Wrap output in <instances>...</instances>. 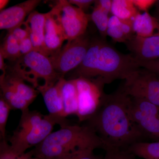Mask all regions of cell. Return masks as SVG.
Returning a JSON list of instances; mask_svg holds the SVG:
<instances>
[{"label": "cell", "mask_w": 159, "mask_h": 159, "mask_svg": "<svg viewBox=\"0 0 159 159\" xmlns=\"http://www.w3.org/2000/svg\"><path fill=\"white\" fill-rule=\"evenodd\" d=\"M67 40L59 21L52 10L47 12L45 25L44 54L50 57L62 48Z\"/></svg>", "instance_id": "obj_13"}, {"label": "cell", "mask_w": 159, "mask_h": 159, "mask_svg": "<svg viewBox=\"0 0 159 159\" xmlns=\"http://www.w3.org/2000/svg\"><path fill=\"white\" fill-rule=\"evenodd\" d=\"M54 159H104L94 153V151L85 150L77 152Z\"/></svg>", "instance_id": "obj_29"}, {"label": "cell", "mask_w": 159, "mask_h": 159, "mask_svg": "<svg viewBox=\"0 0 159 159\" xmlns=\"http://www.w3.org/2000/svg\"><path fill=\"white\" fill-rule=\"evenodd\" d=\"M78 92V108L76 116L79 121H88L102 105L106 94L105 84L99 80L83 77L75 78Z\"/></svg>", "instance_id": "obj_6"}, {"label": "cell", "mask_w": 159, "mask_h": 159, "mask_svg": "<svg viewBox=\"0 0 159 159\" xmlns=\"http://www.w3.org/2000/svg\"><path fill=\"white\" fill-rule=\"evenodd\" d=\"M133 20L120 19L116 16L110 17L107 29V36L114 41L126 43L135 35L133 26Z\"/></svg>", "instance_id": "obj_16"}, {"label": "cell", "mask_w": 159, "mask_h": 159, "mask_svg": "<svg viewBox=\"0 0 159 159\" xmlns=\"http://www.w3.org/2000/svg\"><path fill=\"white\" fill-rule=\"evenodd\" d=\"M106 150L102 139L92 127L67 125L52 132L42 143L29 152L39 159H54L78 151Z\"/></svg>", "instance_id": "obj_3"}, {"label": "cell", "mask_w": 159, "mask_h": 159, "mask_svg": "<svg viewBox=\"0 0 159 159\" xmlns=\"http://www.w3.org/2000/svg\"><path fill=\"white\" fill-rule=\"evenodd\" d=\"M134 32L136 35L142 37H148L156 34L158 23L156 17H154L148 11L139 12L133 20Z\"/></svg>", "instance_id": "obj_18"}, {"label": "cell", "mask_w": 159, "mask_h": 159, "mask_svg": "<svg viewBox=\"0 0 159 159\" xmlns=\"http://www.w3.org/2000/svg\"><path fill=\"white\" fill-rule=\"evenodd\" d=\"M129 96L122 89L105 95L102 105L87 125L95 131L109 149H126L145 137L134 123L128 109Z\"/></svg>", "instance_id": "obj_1"}, {"label": "cell", "mask_w": 159, "mask_h": 159, "mask_svg": "<svg viewBox=\"0 0 159 159\" xmlns=\"http://www.w3.org/2000/svg\"><path fill=\"white\" fill-rule=\"evenodd\" d=\"M1 97H2L12 110L22 111L29 108V102L21 98L4 77H0Z\"/></svg>", "instance_id": "obj_19"}, {"label": "cell", "mask_w": 159, "mask_h": 159, "mask_svg": "<svg viewBox=\"0 0 159 159\" xmlns=\"http://www.w3.org/2000/svg\"><path fill=\"white\" fill-rule=\"evenodd\" d=\"M139 12L133 0H112L111 13L120 19L133 20Z\"/></svg>", "instance_id": "obj_22"}, {"label": "cell", "mask_w": 159, "mask_h": 159, "mask_svg": "<svg viewBox=\"0 0 159 159\" xmlns=\"http://www.w3.org/2000/svg\"><path fill=\"white\" fill-rule=\"evenodd\" d=\"M69 2L72 5L84 11L88 9L96 1L93 0H69Z\"/></svg>", "instance_id": "obj_34"}, {"label": "cell", "mask_w": 159, "mask_h": 159, "mask_svg": "<svg viewBox=\"0 0 159 159\" xmlns=\"http://www.w3.org/2000/svg\"><path fill=\"white\" fill-rule=\"evenodd\" d=\"M41 2L40 0H28L1 11V30L10 31L24 22Z\"/></svg>", "instance_id": "obj_12"}, {"label": "cell", "mask_w": 159, "mask_h": 159, "mask_svg": "<svg viewBox=\"0 0 159 159\" xmlns=\"http://www.w3.org/2000/svg\"><path fill=\"white\" fill-rule=\"evenodd\" d=\"M128 109L132 120L145 138L159 140V107L129 96Z\"/></svg>", "instance_id": "obj_8"}, {"label": "cell", "mask_w": 159, "mask_h": 159, "mask_svg": "<svg viewBox=\"0 0 159 159\" xmlns=\"http://www.w3.org/2000/svg\"><path fill=\"white\" fill-rule=\"evenodd\" d=\"M61 93L65 117L71 115H77L78 108V96L76 79L65 80Z\"/></svg>", "instance_id": "obj_17"}, {"label": "cell", "mask_w": 159, "mask_h": 159, "mask_svg": "<svg viewBox=\"0 0 159 159\" xmlns=\"http://www.w3.org/2000/svg\"><path fill=\"white\" fill-rule=\"evenodd\" d=\"M10 105L2 97L0 98V138L1 140L6 139V127L10 111Z\"/></svg>", "instance_id": "obj_26"}, {"label": "cell", "mask_w": 159, "mask_h": 159, "mask_svg": "<svg viewBox=\"0 0 159 159\" xmlns=\"http://www.w3.org/2000/svg\"><path fill=\"white\" fill-rule=\"evenodd\" d=\"M9 71L31 83L35 89L40 86L39 80L44 81L42 85L49 86L62 77L54 70L49 57L34 50L15 61Z\"/></svg>", "instance_id": "obj_4"}, {"label": "cell", "mask_w": 159, "mask_h": 159, "mask_svg": "<svg viewBox=\"0 0 159 159\" xmlns=\"http://www.w3.org/2000/svg\"><path fill=\"white\" fill-rule=\"evenodd\" d=\"M44 116L37 111H30L29 108L22 111L19 124L15 131L21 132L33 128L41 122Z\"/></svg>", "instance_id": "obj_24"}, {"label": "cell", "mask_w": 159, "mask_h": 159, "mask_svg": "<svg viewBox=\"0 0 159 159\" xmlns=\"http://www.w3.org/2000/svg\"><path fill=\"white\" fill-rule=\"evenodd\" d=\"M0 77H5L20 97L30 104L40 93L39 91L36 89L27 84L24 80L10 71L9 73L7 72L5 76Z\"/></svg>", "instance_id": "obj_20"}, {"label": "cell", "mask_w": 159, "mask_h": 159, "mask_svg": "<svg viewBox=\"0 0 159 159\" xmlns=\"http://www.w3.org/2000/svg\"><path fill=\"white\" fill-rule=\"evenodd\" d=\"M141 68L131 55L118 51L103 39H94L81 64L76 69L78 77L96 79L108 84L125 80Z\"/></svg>", "instance_id": "obj_2"}, {"label": "cell", "mask_w": 159, "mask_h": 159, "mask_svg": "<svg viewBox=\"0 0 159 159\" xmlns=\"http://www.w3.org/2000/svg\"><path fill=\"white\" fill-rule=\"evenodd\" d=\"M56 124L62 127L69 124L66 118H57L49 114L45 115L41 122L33 128L21 132L14 131L9 142L15 152L23 155L27 149L42 143L52 133Z\"/></svg>", "instance_id": "obj_5"}, {"label": "cell", "mask_w": 159, "mask_h": 159, "mask_svg": "<svg viewBox=\"0 0 159 159\" xmlns=\"http://www.w3.org/2000/svg\"><path fill=\"white\" fill-rule=\"evenodd\" d=\"M134 5L139 11H148V9L157 3L155 0H133Z\"/></svg>", "instance_id": "obj_32"}, {"label": "cell", "mask_w": 159, "mask_h": 159, "mask_svg": "<svg viewBox=\"0 0 159 159\" xmlns=\"http://www.w3.org/2000/svg\"><path fill=\"white\" fill-rule=\"evenodd\" d=\"M131 55L138 61L159 59V34L142 37L135 34L126 43Z\"/></svg>", "instance_id": "obj_11"}, {"label": "cell", "mask_w": 159, "mask_h": 159, "mask_svg": "<svg viewBox=\"0 0 159 159\" xmlns=\"http://www.w3.org/2000/svg\"><path fill=\"white\" fill-rule=\"evenodd\" d=\"M122 90L131 97L141 98L159 107V76L141 68L125 80Z\"/></svg>", "instance_id": "obj_10"}, {"label": "cell", "mask_w": 159, "mask_h": 159, "mask_svg": "<svg viewBox=\"0 0 159 159\" xmlns=\"http://www.w3.org/2000/svg\"><path fill=\"white\" fill-rule=\"evenodd\" d=\"M10 32L20 42L23 39L30 37V32L29 27L25 21L14 29L8 31Z\"/></svg>", "instance_id": "obj_30"}, {"label": "cell", "mask_w": 159, "mask_h": 159, "mask_svg": "<svg viewBox=\"0 0 159 159\" xmlns=\"http://www.w3.org/2000/svg\"><path fill=\"white\" fill-rule=\"evenodd\" d=\"M9 2V0H1L0 1V10H1V11L5 9V7L8 5Z\"/></svg>", "instance_id": "obj_37"}, {"label": "cell", "mask_w": 159, "mask_h": 159, "mask_svg": "<svg viewBox=\"0 0 159 159\" xmlns=\"http://www.w3.org/2000/svg\"><path fill=\"white\" fill-rule=\"evenodd\" d=\"M95 3L100 8L111 13V9L112 3V1L111 0L96 1Z\"/></svg>", "instance_id": "obj_35"}, {"label": "cell", "mask_w": 159, "mask_h": 159, "mask_svg": "<svg viewBox=\"0 0 159 159\" xmlns=\"http://www.w3.org/2000/svg\"><path fill=\"white\" fill-rule=\"evenodd\" d=\"M104 159H137V157L126 149H109L106 151Z\"/></svg>", "instance_id": "obj_28"}, {"label": "cell", "mask_w": 159, "mask_h": 159, "mask_svg": "<svg viewBox=\"0 0 159 159\" xmlns=\"http://www.w3.org/2000/svg\"><path fill=\"white\" fill-rule=\"evenodd\" d=\"M46 15L47 13H40L34 11L29 15L25 21L29 27L30 38L33 44L34 51L41 52L44 54Z\"/></svg>", "instance_id": "obj_15"}, {"label": "cell", "mask_w": 159, "mask_h": 159, "mask_svg": "<svg viewBox=\"0 0 159 159\" xmlns=\"http://www.w3.org/2000/svg\"><path fill=\"white\" fill-rule=\"evenodd\" d=\"M5 58L2 52H0V70L2 72L1 76H5L7 73V66L5 62Z\"/></svg>", "instance_id": "obj_36"}, {"label": "cell", "mask_w": 159, "mask_h": 159, "mask_svg": "<svg viewBox=\"0 0 159 159\" xmlns=\"http://www.w3.org/2000/svg\"><path fill=\"white\" fill-rule=\"evenodd\" d=\"M20 50L21 56H24L34 51V47L30 37L20 42Z\"/></svg>", "instance_id": "obj_33"}, {"label": "cell", "mask_w": 159, "mask_h": 159, "mask_svg": "<svg viewBox=\"0 0 159 159\" xmlns=\"http://www.w3.org/2000/svg\"><path fill=\"white\" fill-rule=\"evenodd\" d=\"M22 156L15 152L6 139L1 140L0 159H20Z\"/></svg>", "instance_id": "obj_27"}, {"label": "cell", "mask_w": 159, "mask_h": 159, "mask_svg": "<svg viewBox=\"0 0 159 159\" xmlns=\"http://www.w3.org/2000/svg\"><path fill=\"white\" fill-rule=\"evenodd\" d=\"M126 150L135 156L144 159H159V141L136 142Z\"/></svg>", "instance_id": "obj_21"}, {"label": "cell", "mask_w": 159, "mask_h": 159, "mask_svg": "<svg viewBox=\"0 0 159 159\" xmlns=\"http://www.w3.org/2000/svg\"><path fill=\"white\" fill-rule=\"evenodd\" d=\"M59 21L67 40L71 41L85 34L90 16L66 0H59L51 9Z\"/></svg>", "instance_id": "obj_7"}, {"label": "cell", "mask_w": 159, "mask_h": 159, "mask_svg": "<svg viewBox=\"0 0 159 159\" xmlns=\"http://www.w3.org/2000/svg\"><path fill=\"white\" fill-rule=\"evenodd\" d=\"M64 77H61L52 85H40L36 89L42 95L49 114L57 118L65 119L61 89Z\"/></svg>", "instance_id": "obj_14"}, {"label": "cell", "mask_w": 159, "mask_h": 159, "mask_svg": "<svg viewBox=\"0 0 159 159\" xmlns=\"http://www.w3.org/2000/svg\"><path fill=\"white\" fill-rule=\"evenodd\" d=\"M157 9L158 12L159 13V1H157Z\"/></svg>", "instance_id": "obj_40"}, {"label": "cell", "mask_w": 159, "mask_h": 159, "mask_svg": "<svg viewBox=\"0 0 159 159\" xmlns=\"http://www.w3.org/2000/svg\"><path fill=\"white\" fill-rule=\"evenodd\" d=\"M109 13L110 12L95 4V7L90 16L91 19L97 26L103 39L107 36V32L110 18L109 17Z\"/></svg>", "instance_id": "obj_25"}, {"label": "cell", "mask_w": 159, "mask_h": 159, "mask_svg": "<svg viewBox=\"0 0 159 159\" xmlns=\"http://www.w3.org/2000/svg\"><path fill=\"white\" fill-rule=\"evenodd\" d=\"M138 62L140 67L148 70L159 76V59L150 61H138Z\"/></svg>", "instance_id": "obj_31"}, {"label": "cell", "mask_w": 159, "mask_h": 159, "mask_svg": "<svg viewBox=\"0 0 159 159\" xmlns=\"http://www.w3.org/2000/svg\"><path fill=\"white\" fill-rule=\"evenodd\" d=\"M156 17L157 21L158 23V29L157 31V33H158L159 34V14Z\"/></svg>", "instance_id": "obj_39"}, {"label": "cell", "mask_w": 159, "mask_h": 159, "mask_svg": "<svg viewBox=\"0 0 159 159\" xmlns=\"http://www.w3.org/2000/svg\"><path fill=\"white\" fill-rule=\"evenodd\" d=\"M5 59L15 61L21 56L20 50V42L10 32H8L0 48Z\"/></svg>", "instance_id": "obj_23"}, {"label": "cell", "mask_w": 159, "mask_h": 159, "mask_svg": "<svg viewBox=\"0 0 159 159\" xmlns=\"http://www.w3.org/2000/svg\"><path fill=\"white\" fill-rule=\"evenodd\" d=\"M20 159H39L37 158L34 157L32 156L29 152L25 153H24V154L21 157Z\"/></svg>", "instance_id": "obj_38"}, {"label": "cell", "mask_w": 159, "mask_h": 159, "mask_svg": "<svg viewBox=\"0 0 159 159\" xmlns=\"http://www.w3.org/2000/svg\"><path fill=\"white\" fill-rule=\"evenodd\" d=\"M91 40L86 35L71 41L49 57L54 70L64 77L66 74L76 69L82 63L88 50Z\"/></svg>", "instance_id": "obj_9"}]
</instances>
